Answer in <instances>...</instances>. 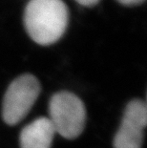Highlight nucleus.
I'll list each match as a JSON object with an SVG mask.
<instances>
[{
	"mask_svg": "<svg viewBox=\"0 0 147 148\" xmlns=\"http://www.w3.org/2000/svg\"><path fill=\"white\" fill-rule=\"evenodd\" d=\"M24 26L36 43L48 46L66 32L69 10L62 0H29L24 10Z\"/></svg>",
	"mask_w": 147,
	"mask_h": 148,
	"instance_id": "obj_1",
	"label": "nucleus"
},
{
	"mask_svg": "<svg viewBox=\"0 0 147 148\" xmlns=\"http://www.w3.org/2000/svg\"><path fill=\"white\" fill-rule=\"evenodd\" d=\"M50 118L55 133L63 138H76L82 133L86 121V110L79 97L70 92H58L49 104Z\"/></svg>",
	"mask_w": 147,
	"mask_h": 148,
	"instance_id": "obj_2",
	"label": "nucleus"
},
{
	"mask_svg": "<svg viewBox=\"0 0 147 148\" xmlns=\"http://www.w3.org/2000/svg\"><path fill=\"white\" fill-rule=\"evenodd\" d=\"M40 93V84L33 75L26 74L12 81L3 100L2 116L9 125L20 122L32 109Z\"/></svg>",
	"mask_w": 147,
	"mask_h": 148,
	"instance_id": "obj_3",
	"label": "nucleus"
},
{
	"mask_svg": "<svg viewBox=\"0 0 147 148\" xmlns=\"http://www.w3.org/2000/svg\"><path fill=\"white\" fill-rule=\"evenodd\" d=\"M147 123L144 101L132 100L125 109L122 121L114 138L115 148H142L143 131Z\"/></svg>",
	"mask_w": 147,
	"mask_h": 148,
	"instance_id": "obj_4",
	"label": "nucleus"
},
{
	"mask_svg": "<svg viewBox=\"0 0 147 148\" xmlns=\"http://www.w3.org/2000/svg\"><path fill=\"white\" fill-rule=\"evenodd\" d=\"M55 134L48 118H38L21 131L20 146L21 148H50Z\"/></svg>",
	"mask_w": 147,
	"mask_h": 148,
	"instance_id": "obj_5",
	"label": "nucleus"
},
{
	"mask_svg": "<svg viewBox=\"0 0 147 148\" xmlns=\"http://www.w3.org/2000/svg\"><path fill=\"white\" fill-rule=\"evenodd\" d=\"M75 1L84 7H93V6L98 4L101 0H75Z\"/></svg>",
	"mask_w": 147,
	"mask_h": 148,
	"instance_id": "obj_6",
	"label": "nucleus"
},
{
	"mask_svg": "<svg viewBox=\"0 0 147 148\" xmlns=\"http://www.w3.org/2000/svg\"><path fill=\"white\" fill-rule=\"evenodd\" d=\"M117 1L124 6H137L142 4L145 0H117Z\"/></svg>",
	"mask_w": 147,
	"mask_h": 148,
	"instance_id": "obj_7",
	"label": "nucleus"
}]
</instances>
